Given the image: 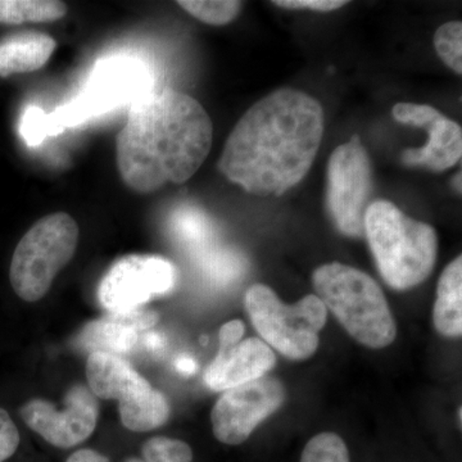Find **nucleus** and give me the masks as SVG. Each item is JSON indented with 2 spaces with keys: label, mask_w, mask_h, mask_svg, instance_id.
Here are the masks:
<instances>
[{
  "label": "nucleus",
  "mask_w": 462,
  "mask_h": 462,
  "mask_svg": "<svg viewBox=\"0 0 462 462\" xmlns=\"http://www.w3.org/2000/svg\"><path fill=\"white\" fill-rule=\"evenodd\" d=\"M324 134L320 103L279 89L258 100L231 132L218 169L254 196H282L311 169Z\"/></svg>",
  "instance_id": "nucleus-1"
},
{
  "label": "nucleus",
  "mask_w": 462,
  "mask_h": 462,
  "mask_svg": "<svg viewBox=\"0 0 462 462\" xmlns=\"http://www.w3.org/2000/svg\"><path fill=\"white\" fill-rule=\"evenodd\" d=\"M211 118L196 99L172 89L133 106L116 142L118 171L136 193L189 180L212 147Z\"/></svg>",
  "instance_id": "nucleus-2"
},
{
  "label": "nucleus",
  "mask_w": 462,
  "mask_h": 462,
  "mask_svg": "<svg viewBox=\"0 0 462 462\" xmlns=\"http://www.w3.org/2000/svg\"><path fill=\"white\" fill-rule=\"evenodd\" d=\"M364 229L389 287L407 291L433 272L438 238L430 225L413 220L388 200H375L365 212Z\"/></svg>",
  "instance_id": "nucleus-3"
},
{
  "label": "nucleus",
  "mask_w": 462,
  "mask_h": 462,
  "mask_svg": "<svg viewBox=\"0 0 462 462\" xmlns=\"http://www.w3.org/2000/svg\"><path fill=\"white\" fill-rule=\"evenodd\" d=\"M312 282L316 296L352 338L373 349L394 342L396 320L372 276L348 264L331 263L315 270Z\"/></svg>",
  "instance_id": "nucleus-4"
},
{
  "label": "nucleus",
  "mask_w": 462,
  "mask_h": 462,
  "mask_svg": "<svg viewBox=\"0 0 462 462\" xmlns=\"http://www.w3.org/2000/svg\"><path fill=\"white\" fill-rule=\"evenodd\" d=\"M245 302L254 329L270 348L294 361L316 354L320 345L319 333L328 319L327 307L316 294L287 305L272 288L254 284L245 293Z\"/></svg>",
  "instance_id": "nucleus-5"
},
{
  "label": "nucleus",
  "mask_w": 462,
  "mask_h": 462,
  "mask_svg": "<svg viewBox=\"0 0 462 462\" xmlns=\"http://www.w3.org/2000/svg\"><path fill=\"white\" fill-rule=\"evenodd\" d=\"M79 226L65 212L41 218L18 243L9 267V281L21 300L38 302L60 270L75 256Z\"/></svg>",
  "instance_id": "nucleus-6"
},
{
  "label": "nucleus",
  "mask_w": 462,
  "mask_h": 462,
  "mask_svg": "<svg viewBox=\"0 0 462 462\" xmlns=\"http://www.w3.org/2000/svg\"><path fill=\"white\" fill-rule=\"evenodd\" d=\"M87 379L96 397L118 401L121 421L126 430L143 433L157 430L169 420V401L120 356L90 354Z\"/></svg>",
  "instance_id": "nucleus-7"
},
{
  "label": "nucleus",
  "mask_w": 462,
  "mask_h": 462,
  "mask_svg": "<svg viewBox=\"0 0 462 462\" xmlns=\"http://www.w3.org/2000/svg\"><path fill=\"white\" fill-rule=\"evenodd\" d=\"M373 190L370 158L357 135L339 145L328 166V207L346 236H365L364 217Z\"/></svg>",
  "instance_id": "nucleus-8"
},
{
  "label": "nucleus",
  "mask_w": 462,
  "mask_h": 462,
  "mask_svg": "<svg viewBox=\"0 0 462 462\" xmlns=\"http://www.w3.org/2000/svg\"><path fill=\"white\" fill-rule=\"evenodd\" d=\"M284 401V385L273 376L264 375L247 384L227 389L211 412L216 439L224 445H242L261 422L281 409Z\"/></svg>",
  "instance_id": "nucleus-9"
},
{
  "label": "nucleus",
  "mask_w": 462,
  "mask_h": 462,
  "mask_svg": "<svg viewBox=\"0 0 462 462\" xmlns=\"http://www.w3.org/2000/svg\"><path fill=\"white\" fill-rule=\"evenodd\" d=\"M178 281L175 266L158 256H127L108 270L100 282L98 300L111 314L134 311L152 298L169 293Z\"/></svg>",
  "instance_id": "nucleus-10"
},
{
  "label": "nucleus",
  "mask_w": 462,
  "mask_h": 462,
  "mask_svg": "<svg viewBox=\"0 0 462 462\" xmlns=\"http://www.w3.org/2000/svg\"><path fill=\"white\" fill-rule=\"evenodd\" d=\"M65 404V409L58 411L53 403L33 398L21 407V418L51 446L71 448L96 430L99 403L89 387L78 384L69 389Z\"/></svg>",
  "instance_id": "nucleus-11"
},
{
  "label": "nucleus",
  "mask_w": 462,
  "mask_h": 462,
  "mask_svg": "<svg viewBox=\"0 0 462 462\" xmlns=\"http://www.w3.org/2000/svg\"><path fill=\"white\" fill-rule=\"evenodd\" d=\"M275 364L273 349L260 338L220 345L217 356L207 367L205 382L212 391L225 392L263 378Z\"/></svg>",
  "instance_id": "nucleus-12"
},
{
  "label": "nucleus",
  "mask_w": 462,
  "mask_h": 462,
  "mask_svg": "<svg viewBox=\"0 0 462 462\" xmlns=\"http://www.w3.org/2000/svg\"><path fill=\"white\" fill-rule=\"evenodd\" d=\"M430 141L419 149L403 152V163L409 166H427L433 171H443L461 160L462 132L460 125L449 118H438L427 127Z\"/></svg>",
  "instance_id": "nucleus-13"
},
{
  "label": "nucleus",
  "mask_w": 462,
  "mask_h": 462,
  "mask_svg": "<svg viewBox=\"0 0 462 462\" xmlns=\"http://www.w3.org/2000/svg\"><path fill=\"white\" fill-rule=\"evenodd\" d=\"M56 50L51 36L39 32L18 33L0 42V78L36 71Z\"/></svg>",
  "instance_id": "nucleus-14"
},
{
  "label": "nucleus",
  "mask_w": 462,
  "mask_h": 462,
  "mask_svg": "<svg viewBox=\"0 0 462 462\" xmlns=\"http://www.w3.org/2000/svg\"><path fill=\"white\" fill-rule=\"evenodd\" d=\"M434 327L447 338H458L462 333V257L458 256L443 270L437 288L433 310Z\"/></svg>",
  "instance_id": "nucleus-15"
},
{
  "label": "nucleus",
  "mask_w": 462,
  "mask_h": 462,
  "mask_svg": "<svg viewBox=\"0 0 462 462\" xmlns=\"http://www.w3.org/2000/svg\"><path fill=\"white\" fill-rule=\"evenodd\" d=\"M138 340V330L116 320L111 315L85 325L76 338V346L93 352H107L112 355L132 351Z\"/></svg>",
  "instance_id": "nucleus-16"
},
{
  "label": "nucleus",
  "mask_w": 462,
  "mask_h": 462,
  "mask_svg": "<svg viewBox=\"0 0 462 462\" xmlns=\"http://www.w3.org/2000/svg\"><path fill=\"white\" fill-rule=\"evenodd\" d=\"M65 3L56 0H0V23H53L65 16Z\"/></svg>",
  "instance_id": "nucleus-17"
},
{
  "label": "nucleus",
  "mask_w": 462,
  "mask_h": 462,
  "mask_svg": "<svg viewBox=\"0 0 462 462\" xmlns=\"http://www.w3.org/2000/svg\"><path fill=\"white\" fill-rule=\"evenodd\" d=\"M182 9L209 25L223 26L238 16L242 3L234 0H180Z\"/></svg>",
  "instance_id": "nucleus-18"
},
{
  "label": "nucleus",
  "mask_w": 462,
  "mask_h": 462,
  "mask_svg": "<svg viewBox=\"0 0 462 462\" xmlns=\"http://www.w3.org/2000/svg\"><path fill=\"white\" fill-rule=\"evenodd\" d=\"M300 462H351V457L342 437L324 431L307 442Z\"/></svg>",
  "instance_id": "nucleus-19"
},
{
  "label": "nucleus",
  "mask_w": 462,
  "mask_h": 462,
  "mask_svg": "<svg viewBox=\"0 0 462 462\" xmlns=\"http://www.w3.org/2000/svg\"><path fill=\"white\" fill-rule=\"evenodd\" d=\"M434 44L439 57L456 74L462 72V25L461 23H445L437 30Z\"/></svg>",
  "instance_id": "nucleus-20"
},
{
  "label": "nucleus",
  "mask_w": 462,
  "mask_h": 462,
  "mask_svg": "<svg viewBox=\"0 0 462 462\" xmlns=\"http://www.w3.org/2000/svg\"><path fill=\"white\" fill-rule=\"evenodd\" d=\"M144 462H191L193 451L182 440L154 437L143 446Z\"/></svg>",
  "instance_id": "nucleus-21"
},
{
  "label": "nucleus",
  "mask_w": 462,
  "mask_h": 462,
  "mask_svg": "<svg viewBox=\"0 0 462 462\" xmlns=\"http://www.w3.org/2000/svg\"><path fill=\"white\" fill-rule=\"evenodd\" d=\"M176 234L185 243L200 245L211 238L212 227L208 218L196 208L180 209L173 220Z\"/></svg>",
  "instance_id": "nucleus-22"
},
{
  "label": "nucleus",
  "mask_w": 462,
  "mask_h": 462,
  "mask_svg": "<svg viewBox=\"0 0 462 462\" xmlns=\"http://www.w3.org/2000/svg\"><path fill=\"white\" fill-rule=\"evenodd\" d=\"M203 266L214 281L226 284L242 275L245 261L233 252H216L206 257Z\"/></svg>",
  "instance_id": "nucleus-23"
},
{
  "label": "nucleus",
  "mask_w": 462,
  "mask_h": 462,
  "mask_svg": "<svg viewBox=\"0 0 462 462\" xmlns=\"http://www.w3.org/2000/svg\"><path fill=\"white\" fill-rule=\"evenodd\" d=\"M393 116L398 123L424 127V129L438 118L442 117V114L430 106L412 105V103H398L394 106Z\"/></svg>",
  "instance_id": "nucleus-24"
},
{
  "label": "nucleus",
  "mask_w": 462,
  "mask_h": 462,
  "mask_svg": "<svg viewBox=\"0 0 462 462\" xmlns=\"http://www.w3.org/2000/svg\"><path fill=\"white\" fill-rule=\"evenodd\" d=\"M20 433L5 409H0V462L8 460L17 451Z\"/></svg>",
  "instance_id": "nucleus-25"
},
{
  "label": "nucleus",
  "mask_w": 462,
  "mask_h": 462,
  "mask_svg": "<svg viewBox=\"0 0 462 462\" xmlns=\"http://www.w3.org/2000/svg\"><path fill=\"white\" fill-rule=\"evenodd\" d=\"M116 320L123 322L127 327H132L135 330H145L153 328L160 320L157 312L147 311V310H134V311L125 312V314H111Z\"/></svg>",
  "instance_id": "nucleus-26"
},
{
  "label": "nucleus",
  "mask_w": 462,
  "mask_h": 462,
  "mask_svg": "<svg viewBox=\"0 0 462 462\" xmlns=\"http://www.w3.org/2000/svg\"><path fill=\"white\" fill-rule=\"evenodd\" d=\"M273 5L291 9H312V11L330 12L346 5L343 0H275Z\"/></svg>",
  "instance_id": "nucleus-27"
},
{
  "label": "nucleus",
  "mask_w": 462,
  "mask_h": 462,
  "mask_svg": "<svg viewBox=\"0 0 462 462\" xmlns=\"http://www.w3.org/2000/svg\"><path fill=\"white\" fill-rule=\"evenodd\" d=\"M67 462H109V460L108 457L93 449H79L69 456Z\"/></svg>",
  "instance_id": "nucleus-28"
},
{
  "label": "nucleus",
  "mask_w": 462,
  "mask_h": 462,
  "mask_svg": "<svg viewBox=\"0 0 462 462\" xmlns=\"http://www.w3.org/2000/svg\"><path fill=\"white\" fill-rule=\"evenodd\" d=\"M176 370L182 375H193L197 372V363L189 356H181L176 360Z\"/></svg>",
  "instance_id": "nucleus-29"
},
{
  "label": "nucleus",
  "mask_w": 462,
  "mask_h": 462,
  "mask_svg": "<svg viewBox=\"0 0 462 462\" xmlns=\"http://www.w3.org/2000/svg\"><path fill=\"white\" fill-rule=\"evenodd\" d=\"M144 345L151 351H160L161 348L165 346V339L161 334L158 333H148L144 338Z\"/></svg>",
  "instance_id": "nucleus-30"
},
{
  "label": "nucleus",
  "mask_w": 462,
  "mask_h": 462,
  "mask_svg": "<svg viewBox=\"0 0 462 462\" xmlns=\"http://www.w3.org/2000/svg\"><path fill=\"white\" fill-rule=\"evenodd\" d=\"M454 185L456 190L461 191V173L458 172V175L455 176Z\"/></svg>",
  "instance_id": "nucleus-31"
},
{
  "label": "nucleus",
  "mask_w": 462,
  "mask_h": 462,
  "mask_svg": "<svg viewBox=\"0 0 462 462\" xmlns=\"http://www.w3.org/2000/svg\"><path fill=\"white\" fill-rule=\"evenodd\" d=\"M462 409L461 407H458V427L461 428V424H462Z\"/></svg>",
  "instance_id": "nucleus-32"
},
{
  "label": "nucleus",
  "mask_w": 462,
  "mask_h": 462,
  "mask_svg": "<svg viewBox=\"0 0 462 462\" xmlns=\"http://www.w3.org/2000/svg\"><path fill=\"white\" fill-rule=\"evenodd\" d=\"M124 462H144V461L141 460V458L132 457V458H127V460L124 461Z\"/></svg>",
  "instance_id": "nucleus-33"
}]
</instances>
